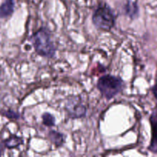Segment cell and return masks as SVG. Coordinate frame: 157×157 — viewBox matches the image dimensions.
Here are the masks:
<instances>
[{"instance_id": "cell-1", "label": "cell", "mask_w": 157, "mask_h": 157, "mask_svg": "<svg viewBox=\"0 0 157 157\" xmlns=\"http://www.w3.org/2000/svg\"><path fill=\"white\" fill-rule=\"evenodd\" d=\"M35 50L44 58H52L55 56L56 48L52 39L50 32L45 28H41L31 38Z\"/></svg>"}, {"instance_id": "cell-2", "label": "cell", "mask_w": 157, "mask_h": 157, "mask_svg": "<svg viewBox=\"0 0 157 157\" xmlns=\"http://www.w3.org/2000/svg\"><path fill=\"white\" fill-rule=\"evenodd\" d=\"M122 79L113 75H104L99 78L97 84L98 90L103 97L107 100H110L121 93L123 89Z\"/></svg>"}, {"instance_id": "cell-3", "label": "cell", "mask_w": 157, "mask_h": 157, "mask_svg": "<svg viewBox=\"0 0 157 157\" xmlns=\"http://www.w3.org/2000/svg\"><path fill=\"white\" fill-rule=\"evenodd\" d=\"M92 21L98 29L110 31L115 25V15L107 5L100 6L94 12Z\"/></svg>"}, {"instance_id": "cell-4", "label": "cell", "mask_w": 157, "mask_h": 157, "mask_svg": "<svg viewBox=\"0 0 157 157\" xmlns=\"http://www.w3.org/2000/svg\"><path fill=\"white\" fill-rule=\"evenodd\" d=\"M65 109L72 118H81L86 114L85 107L77 98H71V101L67 102Z\"/></svg>"}, {"instance_id": "cell-5", "label": "cell", "mask_w": 157, "mask_h": 157, "mask_svg": "<svg viewBox=\"0 0 157 157\" xmlns=\"http://www.w3.org/2000/svg\"><path fill=\"white\" fill-rule=\"evenodd\" d=\"M150 124L152 128V139L149 150L153 153H157V109L153 110L151 114Z\"/></svg>"}, {"instance_id": "cell-6", "label": "cell", "mask_w": 157, "mask_h": 157, "mask_svg": "<svg viewBox=\"0 0 157 157\" xmlns=\"http://www.w3.org/2000/svg\"><path fill=\"white\" fill-rule=\"evenodd\" d=\"M15 2L14 0H5L0 6V19L9 17L13 13Z\"/></svg>"}, {"instance_id": "cell-7", "label": "cell", "mask_w": 157, "mask_h": 157, "mask_svg": "<svg viewBox=\"0 0 157 157\" xmlns=\"http://www.w3.org/2000/svg\"><path fill=\"white\" fill-rule=\"evenodd\" d=\"M124 11L126 15H128L130 18H134L137 17L139 13V8L136 2L128 0L124 6Z\"/></svg>"}, {"instance_id": "cell-8", "label": "cell", "mask_w": 157, "mask_h": 157, "mask_svg": "<svg viewBox=\"0 0 157 157\" xmlns=\"http://www.w3.org/2000/svg\"><path fill=\"white\" fill-rule=\"evenodd\" d=\"M49 137H50L52 143L55 144V145L57 146V147H60L64 143L63 135L61 133H58V132L51 131L50 133H49Z\"/></svg>"}, {"instance_id": "cell-9", "label": "cell", "mask_w": 157, "mask_h": 157, "mask_svg": "<svg viewBox=\"0 0 157 157\" xmlns=\"http://www.w3.org/2000/svg\"><path fill=\"white\" fill-rule=\"evenodd\" d=\"M22 144V140L17 136H12L6 141V147L8 148H13V147L19 146Z\"/></svg>"}, {"instance_id": "cell-10", "label": "cell", "mask_w": 157, "mask_h": 157, "mask_svg": "<svg viewBox=\"0 0 157 157\" xmlns=\"http://www.w3.org/2000/svg\"><path fill=\"white\" fill-rule=\"evenodd\" d=\"M42 120L43 124L44 125L48 126V127H52L55 124V117L52 116L51 113H45L42 115Z\"/></svg>"}, {"instance_id": "cell-11", "label": "cell", "mask_w": 157, "mask_h": 157, "mask_svg": "<svg viewBox=\"0 0 157 157\" xmlns=\"http://www.w3.org/2000/svg\"><path fill=\"white\" fill-rule=\"evenodd\" d=\"M153 94H154L155 98L157 99V83L156 84V85L154 86V87H153Z\"/></svg>"}]
</instances>
